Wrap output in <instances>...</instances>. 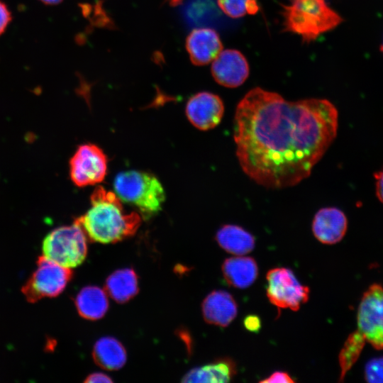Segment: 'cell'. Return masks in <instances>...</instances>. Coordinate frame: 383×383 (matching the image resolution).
<instances>
[{"label":"cell","instance_id":"6da1fadb","mask_svg":"<svg viewBox=\"0 0 383 383\" xmlns=\"http://www.w3.org/2000/svg\"><path fill=\"white\" fill-rule=\"evenodd\" d=\"M338 113L326 99L288 101L255 87L237 105L233 120L236 156L257 184L282 189L309 177L335 140Z\"/></svg>","mask_w":383,"mask_h":383},{"label":"cell","instance_id":"7a4b0ae2","mask_svg":"<svg viewBox=\"0 0 383 383\" xmlns=\"http://www.w3.org/2000/svg\"><path fill=\"white\" fill-rule=\"evenodd\" d=\"M91 207L74 221L87 240L114 243L133 235L141 223L137 212L126 213L121 199L111 191L97 186L90 196Z\"/></svg>","mask_w":383,"mask_h":383},{"label":"cell","instance_id":"3957f363","mask_svg":"<svg viewBox=\"0 0 383 383\" xmlns=\"http://www.w3.org/2000/svg\"><path fill=\"white\" fill-rule=\"evenodd\" d=\"M282 15L284 30L299 35L307 43L342 21L326 0H289L288 4L282 5Z\"/></svg>","mask_w":383,"mask_h":383},{"label":"cell","instance_id":"277c9868","mask_svg":"<svg viewBox=\"0 0 383 383\" xmlns=\"http://www.w3.org/2000/svg\"><path fill=\"white\" fill-rule=\"evenodd\" d=\"M113 187L122 201L136 207L146 218L157 213L165 201V192L160 180L148 172H121L116 176Z\"/></svg>","mask_w":383,"mask_h":383},{"label":"cell","instance_id":"5b68a950","mask_svg":"<svg viewBox=\"0 0 383 383\" xmlns=\"http://www.w3.org/2000/svg\"><path fill=\"white\" fill-rule=\"evenodd\" d=\"M87 238L75 223L50 231L42 244L43 256L67 268L81 265L87 254Z\"/></svg>","mask_w":383,"mask_h":383},{"label":"cell","instance_id":"8992f818","mask_svg":"<svg viewBox=\"0 0 383 383\" xmlns=\"http://www.w3.org/2000/svg\"><path fill=\"white\" fill-rule=\"evenodd\" d=\"M72 275L70 268L42 255L38 258L36 268L23 285L21 292L30 303L37 302L43 298L56 297L65 290Z\"/></svg>","mask_w":383,"mask_h":383},{"label":"cell","instance_id":"52a82bcc","mask_svg":"<svg viewBox=\"0 0 383 383\" xmlns=\"http://www.w3.org/2000/svg\"><path fill=\"white\" fill-rule=\"evenodd\" d=\"M266 279L267 296L277 308L297 311L307 302L309 288L302 285L290 269H271L267 272Z\"/></svg>","mask_w":383,"mask_h":383},{"label":"cell","instance_id":"ba28073f","mask_svg":"<svg viewBox=\"0 0 383 383\" xmlns=\"http://www.w3.org/2000/svg\"><path fill=\"white\" fill-rule=\"evenodd\" d=\"M357 330L376 350H383V286L371 284L363 293L357 313Z\"/></svg>","mask_w":383,"mask_h":383},{"label":"cell","instance_id":"9c48e42d","mask_svg":"<svg viewBox=\"0 0 383 383\" xmlns=\"http://www.w3.org/2000/svg\"><path fill=\"white\" fill-rule=\"evenodd\" d=\"M70 177L79 187L99 184L107 174L108 160L103 150L92 143L78 146L70 160Z\"/></svg>","mask_w":383,"mask_h":383},{"label":"cell","instance_id":"30bf717a","mask_svg":"<svg viewBox=\"0 0 383 383\" xmlns=\"http://www.w3.org/2000/svg\"><path fill=\"white\" fill-rule=\"evenodd\" d=\"M185 112L189 121L195 128L208 131L221 122L224 113V104L218 95L201 91L189 98Z\"/></svg>","mask_w":383,"mask_h":383},{"label":"cell","instance_id":"8fae6325","mask_svg":"<svg viewBox=\"0 0 383 383\" xmlns=\"http://www.w3.org/2000/svg\"><path fill=\"white\" fill-rule=\"evenodd\" d=\"M249 65L246 58L238 50H222L213 60L211 74L215 81L228 88L243 84L249 76Z\"/></svg>","mask_w":383,"mask_h":383},{"label":"cell","instance_id":"7c38bea8","mask_svg":"<svg viewBox=\"0 0 383 383\" xmlns=\"http://www.w3.org/2000/svg\"><path fill=\"white\" fill-rule=\"evenodd\" d=\"M186 48L194 65H205L219 55L223 50V44L215 30L198 28L187 36Z\"/></svg>","mask_w":383,"mask_h":383},{"label":"cell","instance_id":"4fadbf2b","mask_svg":"<svg viewBox=\"0 0 383 383\" xmlns=\"http://www.w3.org/2000/svg\"><path fill=\"white\" fill-rule=\"evenodd\" d=\"M348 219L345 213L335 207L321 209L312 222V231L316 238L323 244L340 242L345 235Z\"/></svg>","mask_w":383,"mask_h":383},{"label":"cell","instance_id":"5bb4252c","mask_svg":"<svg viewBox=\"0 0 383 383\" xmlns=\"http://www.w3.org/2000/svg\"><path fill=\"white\" fill-rule=\"evenodd\" d=\"M201 309L206 322L221 327L228 326L238 312L233 296L224 290H215L209 294L202 302Z\"/></svg>","mask_w":383,"mask_h":383},{"label":"cell","instance_id":"9a60e30c","mask_svg":"<svg viewBox=\"0 0 383 383\" xmlns=\"http://www.w3.org/2000/svg\"><path fill=\"white\" fill-rule=\"evenodd\" d=\"M222 272L226 282L238 289L250 287L257 279L258 267L250 257H233L224 260Z\"/></svg>","mask_w":383,"mask_h":383},{"label":"cell","instance_id":"2e32d148","mask_svg":"<svg viewBox=\"0 0 383 383\" xmlns=\"http://www.w3.org/2000/svg\"><path fill=\"white\" fill-rule=\"evenodd\" d=\"M237 373L235 362L224 357L196 367L187 372L182 379V382H228Z\"/></svg>","mask_w":383,"mask_h":383},{"label":"cell","instance_id":"e0dca14e","mask_svg":"<svg viewBox=\"0 0 383 383\" xmlns=\"http://www.w3.org/2000/svg\"><path fill=\"white\" fill-rule=\"evenodd\" d=\"M74 304L82 317L92 321L102 318L109 308V301L105 292L96 286L82 288L77 294Z\"/></svg>","mask_w":383,"mask_h":383},{"label":"cell","instance_id":"ac0fdd59","mask_svg":"<svg viewBox=\"0 0 383 383\" xmlns=\"http://www.w3.org/2000/svg\"><path fill=\"white\" fill-rule=\"evenodd\" d=\"M216 240L224 250L238 256L248 254L255 248L254 236L236 225L223 226L217 231Z\"/></svg>","mask_w":383,"mask_h":383},{"label":"cell","instance_id":"d6986e66","mask_svg":"<svg viewBox=\"0 0 383 383\" xmlns=\"http://www.w3.org/2000/svg\"><path fill=\"white\" fill-rule=\"evenodd\" d=\"M107 294L116 302L123 304L134 297L138 292V279L131 268L118 270L106 279Z\"/></svg>","mask_w":383,"mask_h":383},{"label":"cell","instance_id":"ffe728a7","mask_svg":"<svg viewBox=\"0 0 383 383\" xmlns=\"http://www.w3.org/2000/svg\"><path fill=\"white\" fill-rule=\"evenodd\" d=\"M92 356L95 362L108 370L121 368L126 361V352L123 345L116 338L104 337L94 345Z\"/></svg>","mask_w":383,"mask_h":383},{"label":"cell","instance_id":"44dd1931","mask_svg":"<svg viewBox=\"0 0 383 383\" xmlns=\"http://www.w3.org/2000/svg\"><path fill=\"white\" fill-rule=\"evenodd\" d=\"M366 342L365 336L357 329L347 338L338 357L340 367L339 381L343 380L346 373L356 362Z\"/></svg>","mask_w":383,"mask_h":383},{"label":"cell","instance_id":"7402d4cb","mask_svg":"<svg viewBox=\"0 0 383 383\" xmlns=\"http://www.w3.org/2000/svg\"><path fill=\"white\" fill-rule=\"evenodd\" d=\"M217 3L220 9L232 18L255 14L259 10L256 0H217Z\"/></svg>","mask_w":383,"mask_h":383},{"label":"cell","instance_id":"603a6c76","mask_svg":"<svg viewBox=\"0 0 383 383\" xmlns=\"http://www.w3.org/2000/svg\"><path fill=\"white\" fill-rule=\"evenodd\" d=\"M365 380L370 383H383V357L370 359L364 370Z\"/></svg>","mask_w":383,"mask_h":383},{"label":"cell","instance_id":"cb8c5ba5","mask_svg":"<svg viewBox=\"0 0 383 383\" xmlns=\"http://www.w3.org/2000/svg\"><path fill=\"white\" fill-rule=\"evenodd\" d=\"M11 19V11L6 4L0 0V35L4 33Z\"/></svg>","mask_w":383,"mask_h":383},{"label":"cell","instance_id":"d4e9b609","mask_svg":"<svg viewBox=\"0 0 383 383\" xmlns=\"http://www.w3.org/2000/svg\"><path fill=\"white\" fill-rule=\"evenodd\" d=\"M260 382L274 383V382H294V380L290 377V375L285 372L277 371L272 374L267 378L261 380Z\"/></svg>","mask_w":383,"mask_h":383},{"label":"cell","instance_id":"484cf974","mask_svg":"<svg viewBox=\"0 0 383 383\" xmlns=\"http://www.w3.org/2000/svg\"><path fill=\"white\" fill-rule=\"evenodd\" d=\"M375 193L379 201L383 204V167L374 172Z\"/></svg>","mask_w":383,"mask_h":383},{"label":"cell","instance_id":"4316f807","mask_svg":"<svg viewBox=\"0 0 383 383\" xmlns=\"http://www.w3.org/2000/svg\"><path fill=\"white\" fill-rule=\"evenodd\" d=\"M244 326L250 331H258L260 328V320L256 316H248L244 320Z\"/></svg>","mask_w":383,"mask_h":383},{"label":"cell","instance_id":"83f0119b","mask_svg":"<svg viewBox=\"0 0 383 383\" xmlns=\"http://www.w3.org/2000/svg\"><path fill=\"white\" fill-rule=\"evenodd\" d=\"M112 379L104 373L95 372L89 374L84 380V382H112Z\"/></svg>","mask_w":383,"mask_h":383},{"label":"cell","instance_id":"f1b7e54d","mask_svg":"<svg viewBox=\"0 0 383 383\" xmlns=\"http://www.w3.org/2000/svg\"><path fill=\"white\" fill-rule=\"evenodd\" d=\"M42 3L46 5H56L60 4L62 0H40Z\"/></svg>","mask_w":383,"mask_h":383},{"label":"cell","instance_id":"f546056e","mask_svg":"<svg viewBox=\"0 0 383 383\" xmlns=\"http://www.w3.org/2000/svg\"><path fill=\"white\" fill-rule=\"evenodd\" d=\"M182 0H169V3L171 5H177L178 4L181 3Z\"/></svg>","mask_w":383,"mask_h":383},{"label":"cell","instance_id":"4dcf8cb0","mask_svg":"<svg viewBox=\"0 0 383 383\" xmlns=\"http://www.w3.org/2000/svg\"><path fill=\"white\" fill-rule=\"evenodd\" d=\"M381 50H382V52H383V43H382V45H381Z\"/></svg>","mask_w":383,"mask_h":383}]
</instances>
